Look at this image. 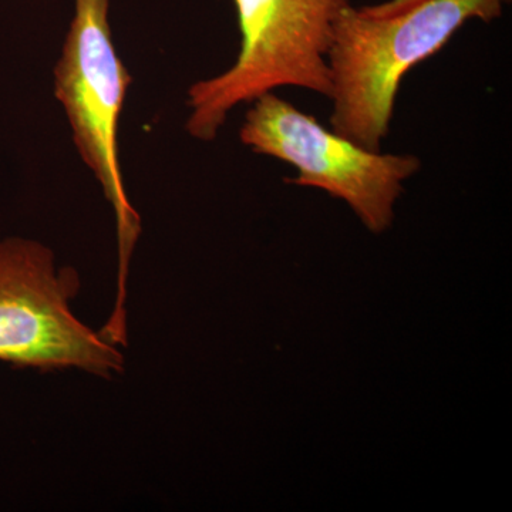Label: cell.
<instances>
[{
  "mask_svg": "<svg viewBox=\"0 0 512 512\" xmlns=\"http://www.w3.org/2000/svg\"><path fill=\"white\" fill-rule=\"evenodd\" d=\"M505 5V0H424L390 16L346 5L328 53L330 128L366 150L382 151L404 76L439 53L470 20L493 22Z\"/></svg>",
  "mask_w": 512,
  "mask_h": 512,
  "instance_id": "6da1fadb",
  "label": "cell"
},
{
  "mask_svg": "<svg viewBox=\"0 0 512 512\" xmlns=\"http://www.w3.org/2000/svg\"><path fill=\"white\" fill-rule=\"evenodd\" d=\"M73 18L55 66V97L69 121L74 147L92 171L116 218L119 289L107 328L127 329L126 285L141 237V217L126 191L120 164L121 111L133 76L123 63L110 25L111 0H73Z\"/></svg>",
  "mask_w": 512,
  "mask_h": 512,
  "instance_id": "7a4b0ae2",
  "label": "cell"
},
{
  "mask_svg": "<svg viewBox=\"0 0 512 512\" xmlns=\"http://www.w3.org/2000/svg\"><path fill=\"white\" fill-rule=\"evenodd\" d=\"M241 45L229 69L187 90L185 131L210 143L229 113L281 87L330 97L328 53L350 0H232Z\"/></svg>",
  "mask_w": 512,
  "mask_h": 512,
  "instance_id": "3957f363",
  "label": "cell"
},
{
  "mask_svg": "<svg viewBox=\"0 0 512 512\" xmlns=\"http://www.w3.org/2000/svg\"><path fill=\"white\" fill-rule=\"evenodd\" d=\"M239 140L256 154L295 167L298 174L286 183L318 188L345 201L373 234L392 227L404 183L421 168L413 154L360 147L275 92L249 103Z\"/></svg>",
  "mask_w": 512,
  "mask_h": 512,
  "instance_id": "277c9868",
  "label": "cell"
},
{
  "mask_svg": "<svg viewBox=\"0 0 512 512\" xmlns=\"http://www.w3.org/2000/svg\"><path fill=\"white\" fill-rule=\"evenodd\" d=\"M77 272L56 266L42 242L0 241V362L42 372L79 369L111 379L124 356L72 311Z\"/></svg>",
  "mask_w": 512,
  "mask_h": 512,
  "instance_id": "5b68a950",
  "label": "cell"
},
{
  "mask_svg": "<svg viewBox=\"0 0 512 512\" xmlns=\"http://www.w3.org/2000/svg\"><path fill=\"white\" fill-rule=\"evenodd\" d=\"M421 2H424V0H386V2L363 6L360 9L367 13V15L390 16L413 8V6L419 5ZM505 2L511 3V0H505Z\"/></svg>",
  "mask_w": 512,
  "mask_h": 512,
  "instance_id": "8992f818",
  "label": "cell"
}]
</instances>
